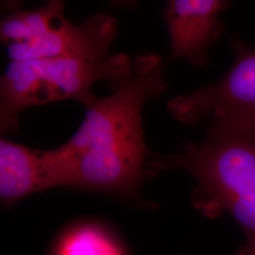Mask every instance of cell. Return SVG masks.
Masks as SVG:
<instances>
[{
    "label": "cell",
    "instance_id": "obj_1",
    "mask_svg": "<svg viewBox=\"0 0 255 255\" xmlns=\"http://www.w3.org/2000/svg\"><path fill=\"white\" fill-rule=\"evenodd\" d=\"M165 89L161 58L137 57L131 76L86 108L82 126L69 141L41 150L45 190L64 186L138 199L144 183L155 176L147 166L155 154L145 142L142 108Z\"/></svg>",
    "mask_w": 255,
    "mask_h": 255
},
{
    "label": "cell",
    "instance_id": "obj_6",
    "mask_svg": "<svg viewBox=\"0 0 255 255\" xmlns=\"http://www.w3.org/2000/svg\"><path fill=\"white\" fill-rule=\"evenodd\" d=\"M229 2L222 0H172L164 9L171 56L194 67L208 63V49L221 35V14Z\"/></svg>",
    "mask_w": 255,
    "mask_h": 255
},
{
    "label": "cell",
    "instance_id": "obj_10",
    "mask_svg": "<svg viewBox=\"0 0 255 255\" xmlns=\"http://www.w3.org/2000/svg\"><path fill=\"white\" fill-rule=\"evenodd\" d=\"M237 255H245V254H241V253H237Z\"/></svg>",
    "mask_w": 255,
    "mask_h": 255
},
{
    "label": "cell",
    "instance_id": "obj_8",
    "mask_svg": "<svg viewBox=\"0 0 255 255\" xmlns=\"http://www.w3.org/2000/svg\"><path fill=\"white\" fill-rule=\"evenodd\" d=\"M64 3L50 1L34 10H11L1 21L0 37L6 46L26 44L43 36L65 20Z\"/></svg>",
    "mask_w": 255,
    "mask_h": 255
},
{
    "label": "cell",
    "instance_id": "obj_4",
    "mask_svg": "<svg viewBox=\"0 0 255 255\" xmlns=\"http://www.w3.org/2000/svg\"><path fill=\"white\" fill-rule=\"evenodd\" d=\"M236 50L235 63L219 82L168 102L175 119L186 125L208 118L255 124V50L239 43Z\"/></svg>",
    "mask_w": 255,
    "mask_h": 255
},
{
    "label": "cell",
    "instance_id": "obj_3",
    "mask_svg": "<svg viewBox=\"0 0 255 255\" xmlns=\"http://www.w3.org/2000/svg\"><path fill=\"white\" fill-rule=\"evenodd\" d=\"M128 56L114 55L101 61L46 58L10 62L0 84V125L6 133L18 128L19 114L48 102L74 100L86 108L98 100L91 88L107 81L114 90L131 76Z\"/></svg>",
    "mask_w": 255,
    "mask_h": 255
},
{
    "label": "cell",
    "instance_id": "obj_2",
    "mask_svg": "<svg viewBox=\"0 0 255 255\" xmlns=\"http://www.w3.org/2000/svg\"><path fill=\"white\" fill-rule=\"evenodd\" d=\"M157 174L179 168L197 182L193 207L207 218L228 214L237 222L255 212V124L215 120L207 137L188 142L178 154H155L147 163Z\"/></svg>",
    "mask_w": 255,
    "mask_h": 255
},
{
    "label": "cell",
    "instance_id": "obj_9",
    "mask_svg": "<svg viewBox=\"0 0 255 255\" xmlns=\"http://www.w3.org/2000/svg\"><path fill=\"white\" fill-rule=\"evenodd\" d=\"M55 255H124L118 241L100 225L84 223L68 230Z\"/></svg>",
    "mask_w": 255,
    "mask_h": 255
},
{
    "label": "cell",
    "instance_id": "obj_5",
    "mask_svg": "<svg viewBox=\"0 0 255 255\" xmlns=\"http://www.w3.org/2000/svg\"><path fill=\"white\" fill-rule=\"evenodd\" d=\"M117 32L116 20L104 13H97L81 25L65 19L34 41L7 46L8 54L10 62L46 58L101 61L110 57Z\"/></svg>",
    "mask_w": 255,
    "mask_h": 255
},
{
    "label": "cell",
    "instance_id": "obj_7",
    "mask_svg": "<svg viewBox=\"0 0 255 255\" xmlns=\"http://www.w3.org/2000/svg\"><path fill=\"white\" fill-rule=\"evenodd\" d=\"M45 190L41 150L6 139L0 141V199L11 207L27 196Z\"/></svg>",
    "mask_w": 255,
    "mask_h": 255
}]
</instances>
